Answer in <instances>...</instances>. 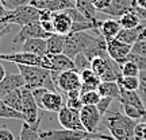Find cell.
I'll use <instances>...</instances> for the list:
<instances>
[{"label":"cell","instance_id":"obj_19","mask_svg":"<svg viewBox=\"0 0 146 140\" xmlns=\"http://www.w3.org/2000/svg\"><path fill=\"white\" fill-rule=\"evenodd\" d=\"M89 61H92L94 58L98 57H108L107 53V41L103 36H96L95 41L89 45V47L83 53Z\"/></svg>","mask_w":146,"mask_h":140},{"label":"cell","instance_id":"obj_32","mask_svg":"<svg viewBox=\"0 0 146 140\" xmlns=\"http://www.w3.org/2000/svg\"><path fill=\"white\" fill-rule=\"evenodd\" d=\"M66 106L72 109H76V110H80L83 108V101H81V92L80 90H73V92H69L66 93Z\"/></svg>","mask_w":146,"mask_h":140},{"label":"cell","instance_id":"obj_15","mask_svg":"<svg viewBox=\"0 0 146 140\" xmlns=\"http://www.w3.org/2000/svg\"><path fill=\"white\" fill-rule=\"evenodd\" d=\"M131 11H134V0H112L108 8L103 11V14L114 19H119L120 16Z\"/></svg>","mask_w":146,"mask_h":140},{"label":"cell","instance_id":"obj_30","mask_svg":"<svg viewBox=\"0 0 146 140\" xmlns=\"http://www.w3.org/2000/svg\"><path fill=\"white\" fill-rule=\"evenodd\" d=\"M0 119H14V120L25 121V116H23V113L8 106L3 100L0 99Z\"/></svg>","mask_w":146,"mask_h":140},{"label":"cell","instance_id":"obj_36","mask_svg":"<svg viewBox=\"0 0 146 140\" xmlns=\"http://www.w3.org/2000/svg\"><path fill=\"white\" fill-rule=\"evenodd\" d=\"M73 61H74V66H76V70H77L78 73L84 72V70H87V69H91V61L84 55L83 53H81V54H77Z\"/></svg>","mask_w":146,"mask_h":140},{"label":"cell","instance_id":"obj_2","mask_svg":"<svg viewBox=\"0 0 146 140\" xmlns=\"http://www.w3.org/2000/svg\"><path fill=\"white\" fill-rule=\"evenodd\" d=\"M16 66L29 89L33 90L35 88H46L49 90L57 92L50 70H46L41 66H29V65H16Z\"/></svg>","mask_w":146,"mask_h":140},{"label":"cell","instance_id":"obj_37","mask_svg":"<svg viewBox=\"0 0 146 140\" xmlns=\"http://www.w3.org/2000/svg\"><path fill=\"white\" fill-rule=\"evenodd\" d=\"M138 78H139V88H138L137 92L139 94V97L142 100V104H143V106L146 109V72L139 73Z\"/></svg>","mask_w":146,"mask_h":140},{"label":"cell","instance_id":"obj_34","mask_svg":"<svg viewBox=\"0 0 146 140\" xmlns=\"http://www.w3.org/2000/svg\"><path fill=\"white\" fill-rule=\"evenodd\" d=\"M102 96L99 94L98 90H91V92H85L81 93V101L83 105H98V103L100 101Z\"/></svg>","mask_w":146,"mask_h":140},{"label":"cell","instance_id":"obj_20","mask_svg":"<svg viewBox=\"0 0 146 140\" xmlns=\"http://www.w3.org/2000/svg\"><path fill=\"white\" fill-rule=\"evenodd\" d=\"M120 30H122V27H120L119 20L111 18L107 20H102V24L99 27V35L103 36L106 41L108 42L111 39H115Z\"/></svg>","mask_w":146,"mask_h":140},{"label":"cell","instance_id":"obj_35","mask_svg":"<svg viewBox=\"0 0 146 140\" xmlns=\"http://www.w3.org/2000/svg\"><path fill=\"white\" fill-rule=\"evenodd\" d=\"M139 73H141L139 68L130 61H127L122 65V76L123 77H138Z\"/></svg>","mask_w":146,"mask_h":140},{"label":"cell","instance_id":"obj_48","mask_svg":"<svg viewBox=\"0 0 146 140\" xmlns=\"http://www.w3.org/2000/svg\"><path fill=\"white\" fill-rule=\"evenodd\" d=\"M5 76H7V72H5L4 66H3V65H1V62H0V82L4 80Z\"/></svg>","mask_w":146,"mask_h":140},{"label":"cell","instance_id":"obj_18","mask_svg":"<svg viewBox=\"0 0 146 140\" xmlns=\"http://www.w3.org/2000/svg\"><path fill=\"white\" fill-rule=\"evenodd\" d=\"M21 51L30 53V54H34L36 57H45V55H47V42L46 39H42V38L27 39L23 43Z\"/></svg>","mask_w":146,"mask_h":140},{"label":"cell","instance_id":"obj_16","mask_svg":"<svg viewBox=\"0 0 146 140\" xmlns=\"http://www.w3.org/2000/svg\"><path fill=\"white\" fill-rule=\"evenodd\" d=\"M52 20H53V26H54V32L56 34H60V35H68V34H70L73 20L65 11L53 14Z\"/></svg>","mask_w":146,"mask_h":140},{"label":"cell","instance_id":"obj_31","mask_svg":"<svg viewBox=\"0 0 146 140\" xmlns=\"http://www.w3.org/2000/svg\"><path fill=\"white\" fill-rule=\"evenodd\" d=\"M108 61H110V55L108 57H98L94 58L91 61V69L96 73V76H99V78L103 76L108 68Z\"/></svg>","mask_w":146,"mask_h":140},{"label":"cell","instance_id":"obj_50","mask_svg":"<svg viewBox=\"0 0 146 140\" xmlns=\"http://www.w3.org/2000/svg\"><path fill=\"white\" fill-rule=\"evenodd\" d=\"M139 39H146V26L143 28V31L141 32V36H139Z\"/></svg>","mask_w":146,"mask_h":140},{"label":"cell","instance_id":"obj_4","mask_svg":"<svg viewBox=\"0 0 146 140\" xmlns=\"http://www.w3.org/2000/svg\"><path fill=\"white\" fill-rule=\"evenodd\" d=\"M41 140H83L87 137H104V139H112L111 135H106L103 132H87V131H73V129H45L39 133Z\"/></svg>","mask_w":146,"mask_h":140},{"label":"cell","instance_id":"obj_3","mask_svg":"<svg viewBox=\"0 0 146 140\" xmlns=\"http://www.w3.org/2000/svg\"><path fill=\"white\" fill-rule=\"evenodd\" d=\"M33 96L35 99L38 108L45 112H54L58 113L65 106L62 96L57 92L49 90L46 88H35L31 90Z\"/></svg>","mask_w":146,"mask_h":140},{"label":"cell","instance_id":"obj_53","mask_svg":"<svg viewBox=\"0 0 146 140\" xmlns=\"http://www.w3.org/2000/svg\"><path fill=\"white\" fill-rule=\"evenodd\" d=\"M73 1H74V0H73Z\"/></svg>","mask_w":146,"mask_h":140},{"label":"cell","instance_id":"obj_39","mask_svg":"<svg viewBox=\"0 0 146 140\" xmlns=\"http://www.w3.org/2000/svg\"><path fill=\"white\" fill-rule=\"evenodd\" d=\"M131 53L137 55L146 57V39H138V41L131 46Z\"/></svg>","mask_w":146,"mask_h":140},{"label":"cell","instance_id":"obj_14","mask_svg":"<svg viewBox=\"0 0 146 140\" xmlns=\"http://www.w3.org/2000/svg\"><path fill=\"white\" fill-rule=\"evenodd\" d=\"M23 86H26L25 80L21 76V73H8L4 77V80L0 82V99L3 100L8 93L14 92L16 89H21Z\"/></svg>","mask_w":146,"mask_h":140},{"label":"cell","instance_id":"obj_26","mask_svg":"<svg viewBox=\"0 0 146 140\" xmlns=\"http://www.w3.org/2000/svg\"><path fill=\"white\" fill-rule=\"evenodd\" d=\"M47 42V54H62L65 47V35L53 34L46 39Z\"/></svg>","mask_w":146,"mask_h":140},{"label":"cell","instance_id":"obj_24","mask_svg":"<svg viewBox=\"0 0 146 140\" xmlns=\"http://www.w3.org/2000/svg\"><path fill=\"white\" fill-rule=\"evenodd\" d=\"M23 93H25V86L8 93L4 99H3V101H4L8 106H11L12 109H15V110H18V112L22 113V109H23Z\"/></svg>","mask_w":146,"mask_h":140},{"label":"cell","instance_id":"obj_29","mask_svg":"<svg viewBox=\"0 0 146 140\" xmlns=\"http://www.w3.org/2000/svg\"><path fill=\"white\" fill-rule=\"evenodd\" d=\"M119 23H120V27L122 28H135V27L141 26L142 23H145V22H142V19L139 18V16L137 15L135 12H127V14H125L123 16H120L119 19Z\"/></svg>","mask_w":146,"mask_h":140},{"label":"cell","instance_id":"obj_47","mask_svg":"<svg viewBox=\"0 0 146 140\" xmlns=\"http://www.w3.org/2000/svg\"><path fill=\"white\" fill-rule=\"evenodd\" d=\"M10 11L5 10L3 4L0 3V24H7V16H8Z\"/></svg>","mask_w":146,"mask_h":140},{"label":"cell","instance_id":"obj_21","mask_svg":"<svg viewBox=\"0 0 146 140\" xmlns=\"http://www.w3.org/2000/svg\"><path fill=\"white\" fill-rule=\"evenodd\" d=\"M80 77H81V89H80L81 93L91 92V90H98L100 82H102L99 76H96V73L92 69H87V70L81 72Z\"/></svg>","mask_w":146,"mask_h":140},{"label":"cell","instance_id":"obj_43","mask_svg":"<svg viewBox=\"0 0 146 140\" xmlns=\"http://www.w3.org/2000/svg\"><path fill=\"white\" fill-rule=\"evenodd\" d=\"M111 1H112V0H92V4H94V7L96 8V11L103 12L106 8L110 7Z\"/></svg>","mask_w":146,"mask_h":140},{"label":"cell","instance_id":"obj_40","mask_svg":"<svg viewBox=\"0 0 146 140\" xmlns=\"http://www.w3.org/2000/svg\"><path fill=\"white\" fill-rule=\"evenodd\" d=\"M127 61L135 63L137 66L139 68L141 72H146V57H142V55H137V54H133L130 53V55L127 58Z\"/></svg>","mask_w":146,"mask_h":140},{"label":"cell","instance_id":"obj_52","mask_svg":"<svg viewBox=\"0 0 146 140\" xmlns=\"http://www.w3.org/2000/svg\"><path fill=\"white\" fill-rule=\"evenodd\" d=\"M94 139H96V137H87V139H83V140H94Z\"/></svg>","mask_w":146,"mask_h":140},{"label":"cell","instance_id":"obj_28","mask_svg":"<svg viewBox=\"0 0 146 140\" xmlns=\"http://www.w3.org/2000/svg\"><path fill=\"white\" fill-rule=\"evenodd\" d=\"M74 5L81 14L89 20H98L96 19V8L92 4V0H74Z\"/></svg>","mask_w":146,"mask_h":140},{"label":"cell","instance_id":"obj_9","mask_svg":"<svg viewBox=\"0 0 146 140\" xmlns=\"http://www.w3.org/2000/svg\"><path fill=\"white\" fill-rule=\"evenodd\" d=\"M41 109L38 108L35 103V99L33 96L31 89L25 86V93H23V109L22 113L25 116V123L27 124H38L42 121V114L39 113Z\"/></svg>","mask_w":146,"mask_h":140},{"label":"cell","instance_id":"obj_46","mask_svg":"<svg viewBox=\"0 0 146 140\" xmlns=\"http://www.w3.org/2000/svg\"><path fill=\"white\" fill-rule=\"evenodd\" d=\"M0 140H15V136L7 128H1L0 129Z\"/></svg>","mask_w":146,"mask_h":140},{"label":"cell","instance_id":"obj_38","mask_svg":"<svg viewBox=\"0 0 146 140\" xmlns=\"http://www.w3.org/2000/svg\"><path fill=\"white\" fill-rule=\"evenodd\" d=\"M0 3L3 4L5 10L14 11L16 8H19L22 5H26L30 3V0H0Z\"/></svg>","mask_w":146,"mask_h":140},{"label":"cell","instance_id":"obj_12","mask_svg":"<svg viewBox=\"0 0 146 140\" xmlns=\"http://www.w3.org/2000/svg\"><path fill=\"white\" fill-rule=\"evenodd\" d=\"M107 53L111 59H114L119 65H123L125 62H127V58L131 53V46L118 41L115 38V39L107 42Z\"/></svg>","mask_w":146,"mask_h":140},{"label":"cell","instance_id":"obj_6","mask_svg":"<svg viewBox=\"0 0 146 140\" xmlns=\"http://www.w3.org/2000/svg\"><path fill=\"white\" fill-rule=\"evenodd\" d=\"M41 15L42 11L35 8V7H33L30 4L22 5L19 8L8 12L7 24H18V26L23 27L27 24H31V23H35V22H39Z\"/></svg>","mask_w":146,"mask_h":140},{"label":"cell","instance_id":"obj_45","mask_svg":"<svg viewBox=\"0 0 146 140\" xmlns=\"http://www.w3.org/2000/svg\"><path fill=\"white\" fill-rule=\"evenodd\" d=\"M41 22V26L43 27V30L49 34H56L54 32V26H53V20L52 19H47V20H39Z\"/></svg>","mask_w":146,"mask_h":140},{"label":"cell","instance_id":"obj_49","mask_svg":"<svg viewBox=\"0 0 146 140\" xmlns=\"http://www.w3.org/2000/svg\"><path fill=\"white\" fill-rule=\"evenodd\" d=\"M134 3H135L139 8H143L146 10V0H134Z\"/></svg>","mask_w":146,"mask_h":140},{"label":"cell","instance_id":"obj_25","mask_svg":"<svg viewBox=\"0 0 146 140\" xmlns=\"http://www.w3.org/2000/svg\"><path fill=\"white\" fill-rule=\"evenodd\" d=\"M118 101H119L120 105H134V106L145 109L138 92H134V90H125V89H120V97Z\"/></svg>","mask_w":146,"mask_h":140},{"label":"cell","instance_id":"obj_11","mask_svg":"<svg viewBox=\"0 0 146 140\" xmlns=\"http://www.w3.org/2000/svg\"><path fill=\"white\" fill-rule=\"evenodd\" d=\"M58 123L61 124L65 129H73V131H85L80 119V110L68 108L66 105L58 112Z\"/></svg>","mask_w":146,"mask_h":140},{"label":"cell","instance_id":"obj_17","mask_svg":"<svg viewBox=\"0 0 146 140\" xmlns=\"http://www.w3.org/2000/svg\"><path fill=\"white\" fill-rule=\"evenodd\" d=\"M47 57L50 59L52 63V72L56 73H61V72H66V70H74V61L72 58H69L65 54H47Z\"/></svg>","mask_w":146,"mask_h":140},{"label":"cell","instance_id":"obj_10","mask_svg":"<svg viewBox=\"0 0 146 140\" xmlns=\"http://www.w3.org/2000/svg\"><path fill=\"white\" fill-rule=\"evenodd\" d=\"M80 119H81L84 129L87 132H91V133L99 132V124L103 116L100 114L96 105H84L80 109Z\"/></svg>","mask_w":146,"mask_h":140},{"label":"cell","instance_id":"obj_8","mask_svg":"<svg viewBox=\"0 0 146 140\" xmlns=\"http://www.w3.org/2000/svg\"><path fill=\"white\" fill-rule=\"evenodd\" d=\"M53 34H49L43 30V27L41 26V22H35L31 24L21 27V31L18 32L14 39H12V46H23V43L27 39H33V38H42V39H47L49 36H52Z\"/></svg>","mask_w":146,"mask_h":140},{"label":"cell","instance_id":"obj_27","mask_svg":"<svg viewBox=\"0 0 146 140\" xmlns=\"http://www.w3.org/2000/svg\"><path fill=\"white\" fill-rule=\"evenodd\" d=\"M39 127H41V123L31 125L22 121V129H21L19 140H41V137H39V133H41Z\"/></svg>","mask_w":146,"mask_h":140},{"label":"cell","instance_id":"obj_41","mask_svg":"<svg viewBox=\"0 0 146 140\" xmlns=\"http://www.w3.org/2000/svg\"><path fill=\"white\" fill-rule=\"evenodd\" d=\"M134 139L146 140V121H138L134 128Z\"/></svg>","mask_w":146,"mask_h":140},{"label":"cell","instance_id":"obj_51","mask_svg":"<svg viewBox=\"0 0 146 140\" xmlns=\"http://www.w3.org/2000/svg\"><path fill=\"white\" fill-rule=\"evenodd\" d=\"M94 140H112V139H104V137H96V139H94ZM115 140V139H114Z\"/></svg>","mask_w":146,"mask_h":140},{"label":"cell","instance_id":"obj_5","mask_svg":"<svg viewBox=\"0 0 146 140\" xmlns=\"http://www.w3.org/2000/svg\"><path fill=\"white\" fill-rule=\"evenodd\" d=\"M95 35H91L88 32H70L65 35V47L64 54L69 58L74 59L77 54L84 53L89 47V45L95 41Z\"/></svg>","mask_w":146,"mask_h":140},{"label":"cell","instance_id":"obj_22","mask_svg":"<svg viewBox=\"0 0 146 140\" xmlns=\"http://www.w3.org/2000/svg\"><path fill=\"white\" fill-rule=\"evenodd\" d=\"M146 23H142L141 26L135 27V28H122L116 36V39L120 42H123L126 45H130L133 46L134 43H135L138 39H139V36H141V32L143 31V28H145Z\"/></svg>","mask_w":146,"mask_h":140},{"label":"cell","instance_id":"obj_44","mask_svg":"<svg viewBox=\"0 0 146 140\" xmlns=\"http://www.w3.org/2000/svg\"><path fill=\"white\" fill-rule=\"evenodd\" d=\"M30 5L35 7L41 11H47V7H49V0H30Z\"/></svg>","mask_w":146,"mask_h":140},{"label":"cell","instance_id":"obj_13","mask_svg":"<svg viewBox=\"0 0 146 140\" xmlns=\"http://www.w3.org/2000/svg\"><path fill=\"white\" fill-rule=\"evenodd\" d=\"M42 58L36 57L34 54L25 51H16L11 54H0V61L15 63V65H29V66H41L42 68Z\"/></svg>","mask_w":146,"mask_h":140},{"label":"cell","instance_id":"obj_7","mask_svg":"<svg viewBox=\"0 0 146 140\" xmlns=\"http://www.w3.org/2000/svg\"><path fill=\"white\" fill-rule=\"evenodd\" d=\"M52 78L54 81L57 90H61L65 94L69 93V92H73V90L81 89V77H80V73L76 69L61 73L52 72Z\"/></svg>","mask_w":146,"mask_h":140},{"label":"cell","instance_id":"obj_42","mask_svg":"<svg viewBox=\"0 0 146 140\" xmlns=\"http://www.w3.org/2000/svg\"><path fill=\"white\" fill-rule=\"evenodd\" d=\"M114 100L112 99H110V97H102L100 99V101L98 103V109H99V112H100V114L104 117V114L107 113L110 110V106H111V103H112Z\"/></svg>","mask_w":146,"mask_h":140},{"label":"cell","instance_id":"obj_33","mask_svg":"<svg viewBox=\"0 0 146 140\" xmlns=\"http://www.w3.org/2000/svg\"><path fill=\"white\" fill-rule=\"evenodd\" d=\"M118 85L120 86V89L137 92L138 88H139V78L138 77H123L122 76L118 80Z\"/></svg>","mask_w":146,"mask_h":140},{"label":"cell","instance_id":"obj_1","mask_svg":"<svg viewBox=\"0 0 146 140\" xmlns=\"http://www.w3.org/2000/svg\"><path fill=\"white\" fill-rule=\"evenodd\" d=\"M103 119L110 131V135L115 140H135L134 128L138 123L137 120L130 119L118 110H108Z\"/></svg>","mask_w":146,"mask_h":140},{"label":"cell","instance_id":"obj_23","mask_svg":"<svg viewBox=\"0 0 146 140\" xmlns=\"http://www.w3.org/2000/svg\"><path fill=\"white\" fill-rule=\"evenodd\" d=\"M98 92L102 97H110L112 100H119L120 97V86L114 81H102Z\"/></svg>","mask_w":146,"mask_h":140}]
</instances>
